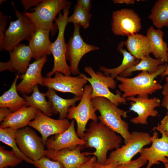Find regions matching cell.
I'll list each match as a JSON object with an SVG mask.
<instances>
[{
  "label": "cell",
  "mask_w": 168,
  "mask_h": 168,
  "mask_svg": "<svg viewBox=\"0 0 168 168\" xmlns=\"http://www.w3.org/2000/svg\"><path fill=\"white\" fill-rule=\"evenodd\" d=\"M82 139L84 147L95 149L93 152H84L85 155H93L96 158V161L102 164L105 163L108 151L120 147L122 141L121 136L98 121L90 123Z\"/></svg>",
  "instance_id": "6da1fadb"
},
{
  "label": "cell",
  "mask_w": 168,
  "mask_h": 168,
  "mask_svg": "<svg viewBox=\"0 0 168 168\" xmlns=\"http://www.w3.org/2000/svg\"><path fill=\"white\" fill-rule=\"evenodd\" d=\"M166 63L160 65L154 73L150 74L147 71H142L132 78L124 77L118 76L116 79L120 83L118 87L123 92L122 96L125 99L137 95L145 98H149V95L162 89L163 86L155 78L161 75L167 66Z\"/></svg>",
  "instance_id": "7a4b0ae2"
},
{
  "label": "cell",
  "mask_w": 168,
  "mask_h": 168,
  "mask_svg": "<svg viewBox=\"0 0 168 168\" xmlns=\"http://www.w3.org/2000/svg\"><path fill=\"white\" fill-rule=\"evenodd\" d=\"M94 107L100 115L98 119L102 124L120 135L125 144L130 140L131 134L128 124L122 119L128 117L127 112L118 108L107 99L102 97L92 98Z\"/></svg>",
  "instance_id": "3957f363"
},
{
  "label": "cell",
  "mask_w": 168,
  "mask_h": 168,
  "mask_svg": "<svg viewBox=\"0 0 168 168\" xmlns=\"http://www.w3.org/2000/svg\"><path fill=\"white\" fill-rule=\"evenodd\" d=\"M12 4L15 10L17 19L10 21L6 30L2 45V49L9 52L20 44L23 40L29 41L37 27L24 13L16 9L13 2Z\"/></svg>",
  "instance_id": "277c9868"
},
{
  "label": "cell",
  "mask_w": 168,
  "mask_h": 168,
  "mask_svg": "<svg viewBox=\"0 0 168 168\" xmlns=\"http://www.w3.org/2000/svg\"><path fill=\"white\" fill-rule=\"evenodd\" d=\"M85 71L90 76L87 77L83 73H80L79 76L86 80L92 88L91 98L96 97L105 98L117 106L126 102V99L122 96L121 93L118 91L116 94L112 92L109 88L115 89L117 86L114 79L110 76H105L100 72H96L90 66H86Z\"/></svg>",
  "instance_id": "5b68a950"
},
{
  "label": "cell",
  "mask_w": 168,
  "mask_h": 168,
  "mask_svg": "<svg viewBox=\"0 0 168 168\" xmlns=\"http://www.w3.org/2000/svg\"><path fill=\"white\" fill-rule=\"evenodd\" d=\"M71 4L70 2L66 0H43L31 9L32 12L25 10L24 13L37 28L49 30L54 34L55 29L53 21L56 16Z\"/></svg>",
  "instance_id": "8992f818"
},
{
  "label": "cell",
  "mask_w": 168,
  "mask_h": 168,
  "mask_svg": "<svg viewBox=\"0 0 168 168\" xmlns=\"http://www.w3.org/2000/svg\"><path fill=\"white\" fill-rule=\"evenodd\" d=\"M70 6L63 10L62 13L58 14V16L54 21L58 27V32L55 41L52 43L51 54L54 58V66L52 70L48 72L47 77H51L57 72L65 75L71 74L70 66L67 63L66 57V44L64 39V32L68 23L67 19Z\"/></svg>",
  "instance_id": "52a82bcc"
},
{
  "label": "cell",
  "mask_w": 168,
  "mask_h": 168,
  "mask_svg": "<svg viewBox=\"0 0 168 168\" xmlns=\"http://www.w3.org/2000/svg\"><path fill=\"white\" fill-rule=\"evenodd\" d=\"M92 88L90 84L85 85L83 95L80 101L76 106L69 108L66 118L74 119L77 123L76 133L78 136L82 139L86 131V124L90 120L98 121V117L96 112L91 98Z\"/></svg>",
  "instance_id": "ba28073f"
},
{
  "label": "cell",
  "mask_w": 168,
  "mask_h": 168,
  "mask_svg": "<svg viewBox=\"0 0 168 168\" xmlns=\"http://www.w3.org/2000/svg\"><path fill=\"white\" fill-rule=\"evenodd\" d=\"M131 133L129 141L111 152L105 164L125 165L132 161L133 157L139 153L145 146L152 143V136L147 133L134 131Z\"/></svg>",
  "instance_id": "9c48e42d"
},
{
  "label": "cell",
  "mask_w": 168,
  "mask_h": 168,
  "mask_svg": "<svg viewBox=\"0 0 168 168\" xmlns=\"http://www.w3.org/2000/svg\"><path fill=\"white\" fill-rule=\"evenodd\" d=\"M15 138L20 150L27 158L35 162L45 156V144L30 127L16 130Z\"/></svg>",
  "instance_id": "30bf717a"
},
{
  "label": "cell",
  "mask_w": 168,
  "mask_h": 168,
  "mask_svg": "<svg viewBox=\"0 0 168 168\" xmlns=\"http://www.w3.org/2000/svg\"><path fill=\"white\" fill-rule=\"evenodd\" d=\"M80 27L78 25H74L72 35L66 44V59L70 62L71 73L73 75L81 73L78 66L82 57L90 51L99 49L97 46L84 41L80 34Z\"/></svg>",
  "instance_id": "8fae6325"
},
{
  "label": "cell",
  "mask_w": 168,
  "mask_h": 168,
  "mask_svg": "<svg viewBox=\"0 0 168 168\" xmlns=\"http://www.w3.org/2000/svg\"><path fill=\"white\" fill-rule=\"evenodd\" d=\"M111 26L114 35L128 36L139 32L141 29V19L133 10L122 9L112 12Z\"/></svg>",
  "instance_id": "7c38bea8"
},
{
  "label": "cell",
  "mask_w": 168,
  "mask_h": 168,
  "mask_svg": "<svg viewBox=\"0 0 168 168\" xmlns=\"http://www.w3.org/2000/svg\"><path fill=\"white\" fill-rule=\"evenodd\" d=\"M87 81L79 76L72 77L57 72L54 76L44 77V86L63 92L70 93L82 97Z\"/></svg>",
  "instance_id": "4fadbf2b"
},
{
  "label": "cell",
  "mask_w": 168,
  "mask_h": 168,
  "mask_svg": "<svg viewBox=\"0 0 168 168\" xmlns=\"http://www.w3.org/2000/svg\"><path fill=\"white\" fill-rule=\"evenodd\" d=\"M70 125V123L67 119H53L37 110L35 118L29 123L28 126L35 129L40 133L42 141L45 145L49 136L63 132Z\"/></svg>",
  "instance_id": "5bb4252c"
},
{
  "label": "cell",
  "mask_w": 168,
  "mask_h": 168,
  "mask_svg": "<svg viewBox=\"0 0 168 168\" xmlns=\"http://www.w3.org/2000/svg\"><path fill=\"white\" fill-rule=\"evenodd\" d=\"M130 100L129 111L136 113L138 116L130 120L131 122L135 124H147V119L149 116L156 117L158 114L155 109L161 105V101L157 97L145 98L138 96L128 97L126 99Z\"/></svg>",
  "instance_id": "9a60e30c"
},
{
  "label": "cell",
  "mask_w": 168,
  "mask_h": 168,
  "mask_svg": "<svg viewBox=\"0 0 168 168\" xmlns=\"http://www.w3.org/2000/svg\"><path fill=\"white\" fill-rule=\"evenodd\" d=\"M161 138H158L156 131L152 136V145L149 147H143L139 153L140 156L146 159L148 163L146 168H151L154 164H158L160 161L164 164L168 163V137L165 132H160Z\"/></svg>",
  "instance_id": "2e32d148"
},
{
  "label": "cell",
  "mask_w": 168,
  "mask_h": 168,
  "mask_svg": "<svg viewBox=\"0 0 168 168\" xmlns=\"http://www.w3.org/2000/svg\"><path fill=\"white\" fill-rule=\"evenodd\" d=\"M83 145L66 148L59 151L45 150V156L53 161L61 163L64 168H78L91 158L86 156L81 151L84 148Z\"/></svg>",
  "instance_id": "e0dca14e"
},
{
  "label": "cell",
  "mask_w": 168,
  "mask_h": 168,
  "mask_svg": "<svg viewBox=\"0 0 168 168\" xmlns=\"http://www.w3.org/2000/svg\"><path fill=\"white\" fill-rule=\"evenodd\" d=\"M47 61V57L45 55L29 64L26 72L20 76L21 81L16 86L18 92L23 95H27L33 92L35 86H44L41 71Z\"/></svg>",
  "instance_id": "ac0fdd59"
},
{
  "label": "cell",
  "mask_w": 168,
  "mask_h": 168,
  "mask_svg": "<svg viewBox=\"0 0 168 168\" xmlns=\"http://www.w3.org/2000/svg\"><path fill=\"white\" fill-rule=\"evenodd\" d=\"M9 53V60L2 64L3 70L12 72L16 71L18 74H24L33 58L32 52L30 47L24 44H20Z\"/></svg>",
  "instance_id": "d6986e66"
},
{
  "label": "cell",
  "mask_w": 168,
  "mask_h": 168,
  "mask_svg": "<svg viewBox=\"0 0 168 168\" xmlns=\"http://www.w3.org/2000/svg\"><path fill=\"white\" fill-rule=\"evenodd\" d=\"M75 121L72 119L69 127L63 132L47 139L45 144L47 149L59 151L78 145L84 146V141L78 136L75 131Z\"/></svg>",
  "instance_id": "ffe728a7"
},
{
  "label": "cell",
  "mask_w": 168,
  "mask_h": 168,
  "mask_svg": "<svg viewBox=\"0 0 168 168\" xmlns=\"http://www.w3.org/2000/svg\"><path fill=\"white\" fill-rule=\"evenodd\" d=\"M37 109L32 106H23L12 112L1 123L0 128H9L16 130L26 127L35 118Z\"/></svg>",
  "instance_id": "44dd1931"
},
{
  "label": "cell",
  "mask_w": 168,
  "mask_h": 168,
  "mask_svg": "<svg viewBox=\"0 0 168 168\" xmlns=\"http://www.w3.org/2000/svg\"><path fill=\"white\" fill-rule=\"evenodd\" d=\"M50 32L48 30L37 28L29 41L33 58L36 60L51 54L52 42L49 40Z\"/></svg>",
  "instance_id": "7402d4cb"
},
{
  "label": "cell",
  "mask_w": 168,
  "mask_h": 168,
  "mask_svg": "<svg viewBox=\"0 0 168 168\" xmlns=\"http://www.w3.org/2000/svg\"><path fill=\"white\" fill-rule=\"evenodd\" d=\"M124 44L128 52L137 59L141 60L152 52L149 41L142 34L137 33L128 35Z\"/></svg>",
  "instance_id": "603a6c76"
},
{
  "label": "cell",
  "mask_w": 168,
  "mask_h": 168,
  "mask_svg": "<svg viewBox=\"0 0 168 168\" xmlns=\"http://www.w3.org/2000/svg\"><path fill=\"white\" fill-rule=\"evenodd\" d=\"M44 94L51 105L54 114H59V119L66 118L69 108L75 106L76 103L81 98L76 96L70 99L63 98L57 94L54 90L50 88H48Z\"/></svg>",
  "instance_id": "cb8c5ba5"
},
{
  "label": "cell",
  "mask_w": 168,
  "mask_h": 168,
  "mask_svg": "<svg viewBox=\"0 0 168 168\" xmlns=\"http://www.w3.org/2000/svg\"><path fill=\"white\" fill-rule=\"evenodd\" d=\"M164 34L161 30H156L151 26L147 30L146 36L151 44L152 49V53L156 58L161 59L167 63L168 46L163 40Z\"/></svg>",
  "instance_id": "d4e9b609"
},
{
  "label": "cell",
  "mask_w": 168,
  "mask_h": 168,
  "mask_svg": "<svg viewBox=\"0 0 168 168\" xmlns=\"http://www.w3.org/2000/svg\"><path fill=\"white\" fill-rule=\"evenodd\" d=\"M19 77V74L16 75L9 89L0 97V107L7 108L12 112L26 106L25 99L19 95L16 89V83Z\"/></svg>",
  "instance_id": "484cf974"
},
{
  "label": "cell",
  "mask_w": 168,
  "mask_h": 168,
  "mask_svg": "<svg viewBox=\"0 0 168 168\" xmlns=\"http://www.w3.org/2000/svg\"><path fill=\"white\" fill-rule=\"evenodd\" d=\"M124 41L120 42L118 45L117 49L123 55L122 62L119 66L113 68H108L102 66L99 67L100 71L105 76H110L114 79L123 72L133 66L137 65L140 60L137 59L125 49H123Z\"/></svg>",
  "instance_id": "4316f807"
},
{
  "label": "cell",
  "mask_w": 168,
  "mask_h": 168,
  "mask_svg": "<svg viewBox=\"0 0 168 168\" xmlns=\"http://www.w3.org/2000/svg\"><path fill=\"white\" fill-rule=\"evenodd\" d=\"M23 96L26 101V106L35 108L49 116L54 114L50 103L46 100L44 93L40 91L38 85L34 86L30 96Z\"/></svg>",
  "instance_id": "83f0119b"
},
{
  "label": "cell",
  "mask_w": 168,
  "mask_h": 168,
  "mask_svg": "<svg viewBox=\"0 0 168 168\" xmlns=\"http://www.w3.org/2000/svg\"><path fill=\"white\" fill-rule=\"evenodd\" d=\"M164 62L162 60L153 58L149 55H147L141 59L137 65L127 69L119 76L124 77L131 76L133 72L136 71H147L150 74L155 72L159 66L163 64Z\"/></svg>",
  "instance_id": "f1b7e54d"
},
{
  "label": "cell",
  "mask_w": 168,
  "mask_h": 168,
  "mask_svg": "<svg viewBox=\"0 0 168 168\" xmlns=\"http://www.w3.org/2000/svg\"><path fill=\"white\" fill-rule=\"evenodd\" d=\"M158 29L168 27V0H158L152 8L148 16Z\"/></svg>",
  "instance_id": "f546056e"
},
{
  "label": "cell",
  "mask_w": 168,
  "mask_h": 168,
  "mask_svg": "<svg viewBox=\"0 0 168 168\" xmlns=\"http://www.w3.org/2000/svg\"><path fill=\"white\" fill-rule=\"evenodd\" d=\"M16 131L9 128H0V141L11 147L23 160L34 165L35 162L25 156L20 150L15 140Z\"/></svg>",
  "instance_id": "4dcf8cb0"
},
{
  "label": "cell",
  "mask_w": 168,
  "mask_h": 168,
  "mask_svg": "<svg viewBox=\"0 0 168 168\" xmlns=\"http://www.w3.org/2000/svg\"><path fill=\"white\" fill-rule=\"evenodd\" d=\"M91 15L89 12L83 7L76 4L74 8L72 14L68 16V23H72L74 25H77L85 29L89 26L90 20Z\"/></svg>",
  "instance_id": "1f68e13d"
},
{
  "label": "cell",
  "mask_w": 168,
  "mask_h": 168,
  "mask_svg": "<svg viewBox=\"0 0 168 168\" xmlns=\"http://www.w3.org/2000/svg\"><path fill=\"white\" fill-rule=\"evenodd\" d=\"M22 161L13 150H6L0 146V168L14 167L21 163Z\"/></svg>",
  "instance_id": "d6a6232c"
},
{
  "label": "cell",
  "mask_w": 168,
  "mask_h": 168,
  "mask_svg": "<svg viewBox=\"0 0 168 168\" xmlns=\"http://www.w3.org/2000/svg\"><path fill=\"white\" fill-rule=\"evenodd\" d=\"M34 165L38 168H64L59 161L51 160L45 156L35 161Z\"/></svg>",
  "instance_id": "836d02e7"
},
{
  "label": "cell",
  "mask_w": 168,
  "mask_h": 168,
  "mask_svg": "<svg viewBox=\"0 0 168 168\" xmlns=\"http://www.w3.org/2000/svg\"><path fill=\"white\" fill-rule=\"evenodd\" d=\"M8 18L7 16L3 15L0 11V50H2V45L4 38Z\"/></svg>",
  "instance_id": "e575fe53"
},
{
  "label": "cell",
  "mask_w": 168,
  "mask_h": 168,
  "mask_svg": "<svg viewBox=\"0 0 168 168\" xmlns=\"http://www.w3.org/2000/svg\"><path fill=\"white\" fill-rule=\"evenodd\" d=\"M147 161L146 159L140 156L138 158L132 160L124 165L122 168H140L146 164Z\"/></svg>",
  "instance_id": "d590c367"
},
{
  "label": "cell",
  "mask_w": 168,
  "mask_h": 168,
  "mask_svg": "<svg viewBox=\"0 0 168 168\" xmlns=\"http://www.w3.org/2000/svg\"><path fill=\"white\" fill-rule=\"evenodd\" d=\"M157 130L159 132L168 131V115H166L161 120V124L157 126L154 127L153 130Z\"/></svg>",
  "instance_id": "8d00e7d4"
},
{
  "label": "cell",
  "mask_w": 168,
  "mask_h": 168,
  "mask_svg": "<svg viewBox=\"0 0 168 168\" xmlns=\"http://www.w3.org/2000/svg\"><path fill=\"white\" fill-rule=\"evenodd\" d=\"M43 0H21V2L25 10H28L32 7L37 6Z\"/></svg>",
  "instance_id": "74e56055"
},
{
  "label": "cell",
  "mask_w": 168,
  "mask_h": 168,
  "mask_svg": "<svg viewBox=\"0 0 168 168\" xmlns=\"http://www.w3.org/2000/svg\"><path fill=\"white\" fill-rule=\"evenodd\" d=\"M124 165H119L115 163L102 164L96 161L94 163L92 168H122Z\"/></svg>",
  "instance_id": "f35d334b"
},
{
  "label": "cell",
  "mask_w": 168,
  "mask_h": 168,
  "mask_svg": "<svg viewBox=\"0 0 168 168\" xmlns=\"http://www.w3.org/2000/svg\"><path fill=\"white\" fill-rule=\"evenodd\" d=\"M12 112L11 110L6 107L0 108V121L2 122Z\"/></svg>",
  "instance_id": "ab89813d"
},
{
  "label": "cell",
  "mask_w": 168,
  "mask_h": 168,
  "mask_svg": "<svg viewBox=\"0 0 168 168\" xmlns=\"http://www.w3.org/2000/svg\"><path fill=\"white\" fill-rule=\"evenodd\" d=\"M77 4L89 12L92 5L91 0H77Z\"/></svg>",
  "instance_id": "60d3db41"
},
{
  "label": "cell",
  "mask_w": 168,
  "mask_h": 168,
  "mask_svg": "<svg viewBox=\"0 0 168 168\" xmlns=\"http://www.w3.org/2000/svg\"><path fill=\"white\" fill-rule=\"evenodd\" d=\"M96 160V157L94 156L88 161L82 165L78 168H92L94 163Z\"/></svg>",
  "instance_id": "b9f144b4"
},
{
  "label": "cell",
  "mask_w": 168,
  "mask_h": 168,
  "mask_svg": "<svg viewBox=\"0 0 168 168\" xmlns=\"http://www.w3.org/2000/svg\"><path fill=\"white\" fill-rule=\"evenodd\" d=\"M164 96L161 105L162 107L165 108L167 110L166 115H168V96Z\"/></svg>",
  "instance_id": "7bdbcfd3"
},
{
  "label": "cell",
  "mask_w": 168,
  "mask_h": 168,
  "mask_svg": "<svg viewBox=\"0 0 168 168\" xmlns=\"http://www.w3.org/2000/svg\"><path fill=\"white\" fill-rule=\"evenodd\" d=\"M113 1L114 4L125 3L127 4H134L135 1L134 0H113Z\"/></svg>",
  "instance_id": "ee69618b"
},
{
  "label": "cell",
  "mask_w": 168,
  "mask_h": 168,
  "mask_svg": "<svg viewBox=\"0 0 168 168\" xmlns=\"http://www.w3.org/2000/svg\"><path fill=\"white\" fill-rule=\"evenodd\" d=\"M161 94L164 96H168V81H166L163 86Z\"/></svg>",
  "instance_id": "f6af8a7d"
},
{
  "label": "cell",
  "mask_w": 168,
  "mask_h": 168,
  "mask_svg": "<svg viewBox=\"0 0 168 168\" xmlns=\"http://www.w3.org/2000/svg\"><path fill=\"white\" fill-rule=\"evenodd\" d=\"M167 57L168 62V52L167 54ZM161 76L162 77H166V81H168V64L166 69Z\"/></svg>",
  "instance_id": "bcb514c9"
},
{
  "label": "cell",
  "mask_w": 168,
  "mask_h": 168,
  "mask_svg": "<svg viewBox=\"0 0 168 168\" xmlns=\"http://www.w3.org/2000/svg\"><path fill=\"white\" fill-rule=\"evenodd\" d=\"M6 0H0V5H1V4H2V3L4 2H6Z\"/></svg>",
  "instance_id": "7dc6e473"
},
{
  "label": "cell",
  "mask_w": 168,
  "mask_h": 168,
  "mask_svg": "<svg viewBox=\"0 0 168 168\" xmlns=\"http://www.w3.org/2000/svg\"><path fill=\"white\" fill-rule=\"evenodd\" d=\"M165 132V133L166 135L168 137V132Z\"/></svg>",
  "instance_id": "c3c4849f"
},
{
  "label": "cell",
  "mask_w": 168,
  "mask_h": 168,
  "mask_svg": "<svg viewBox=\"0 0 168 168\" xmlns=\"http://www.w3.org/2000/svg\"><path fill=\"white\" fill-rule=\"evenodd\" d=\"M9 168V167H7V168Z\"/></svg>",
  "instance_id": "681fc988"
}]
</instances>
